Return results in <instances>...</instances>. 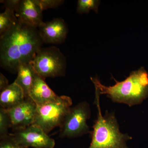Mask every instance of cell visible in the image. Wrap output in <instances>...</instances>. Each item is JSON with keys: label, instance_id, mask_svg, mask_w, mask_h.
I'll list each match as a JSON object with an SVG mask.
<instances>
[{"label": "cell", "instance_id": "obj_1", "mask_svg": "<svg viewBox=\"0 0 148 148\" xmlns=\"http://www.w3.org/2000/svg\"><path fill=\"white\" fill-rule=\"evenodd\" d=\"M43 42L38 29L17 20L0 37V65L13 74L19 66L30 63Z\"/></svg>", "mask_w": 148, "mask_h": 148}, {"label": "cell", "instance_id": "obj_2", "mask_svg": "<svg viewBox=\"0 0 148 148\" xmlns=\"http://www.w3.org/2000/svg\"><path fill=\"white\" fill-rule=\"evenodd\" d=\"M107 86L97 77H90L95 88L101 94H106L114 103L126 104L130 107L139 105L148 97V73L144 67L132 71L124 80Z\"/></svg>", "mask_w": 148, "mask_h": 148}, {"label": "cell", "instance_id": "obj_3", "mask_svg": "<svg viewBox=\"0 0 148 148\" xmlns=\"http://www.w3.org/2000/svg\"><path fill=\"white\" fill-rule=\"evenodd\" d=\"M95 104L98 110L97 119L92 126L93 130L90 132L91 142L88 148H129L126 142L132 139L127 134L120 131L114 113H110L106 111L103 115L100 104L101 94L95 88Z\"/></svg>", "mask_w": 148, "mask_h": 148}, {"label": "cell", "instance_id": "obj_4", "mask_svg": "<svg viewBox=\"0 0 148 148\" xmlns=\"http://www.w3.org/2000/svg\"><path fill=\"white\" fill-rule=\"evenodd\" d=\"M72 105L71 98L62 95L55 101L37 106L33 124L38 125L48 134L55 127H60Z\"/></svg>", "mask_w": 148, "mask_h": 148}, {"label": "cell", "instance_id": "obj_5", "mask_svg": "<svg viewBox=\"0 0 148 148\" xmlns=\"http://www.w3.org/2000/svg\"><path fill=\"white\" fill-rule=\"evenodd\" d=\"M35 72L44 79L65 75L66 59L55 46L41 48L30 62Z\"/></svg>", "mask_w": 148, "mask_h": 148}, {"label": "cell", "instance_id": "obj_6", "mask_svg": "<svg viewBox=\"0 0 148 148\" xmlns=\"http://www.w3.org/2000/svg\"><path fill=\"white\" fill-rule=\"evenodd\" d=\"M90 114V106L86 101L71 108L60 126V138H75L90 133L86 121Z\"/></svg>", "mask_w": 148, "mask_h": 148}, {"label": "cell", "instance_id": "obj_7", "mask_svg": "<svg viewBox=\"0 0 148 148\" xmlns=\"http://www.w3.org/2000/svg\"><path fill=\"white\" fill-rule=\"evenodd\" d=\"M9 134L18 145L25 148H54L55 147V140L36 125L32 124Z\"/></svg>", "mask_w": 148, "mask_h": 148}, {"label": "cell", "instance_id": "obj_8", "mask_svg": "<svg viewBox=\"0 0 148 148\" xmlns=\"http://www.w3.org/2000/svg\"><path fill=\"white\" fill-rule=\"evenodd\" d=\"M37 105L30 97L16 106L7 109L13 131L26 128L34 124Z\"/></svg>", "mask_w": 148, "mask_h": 148}, {"label": "cell", "instance_id": "obj_9", "mask_svg": "<svg viewBox=\"0 0 148 148\" xmlns=\"http://www.w3.org/2000/svg\"><path fill=\"white\" fill-rule=\"evenodd\" d=\"M44 43L58 44L64 42L68 33L67 25L62 18L43 22L38 28Z\"/></svg>", "mask_w": 148, "mask_h": 148}, {"label": "cell", "instance_id": "obj_10", "mask_svg": "<svg viewBox=\"0 0 148 148\" xmlns=\"http://www.w3.org/2000/svg\"><path fill=\"white\" fill-rule=\"evenodd\" d=\"M42 11L36 0H20L15 15L18 21L38 28L43 22Z\"/></svg>", "mask_w": 148, "mask_h": 148}, {"label": "cell", "instance_id": "obj_11", "mask_svg": "<svg viewBox=\"0 0 148 148\" xmlns=\"http://www.w3.org/2000/svg\"><path fill=\"white\" fill-rule=\"evenodd\" d=\"M59 96L51 89L46 83L45 79L36 73L29 97L36 105L40 106L57 100Z\"/></svg>", "mask_w": 148, "mask_h": 148}, {"label": "cell", "instance_id": "obj_12", "mask_svg": "<svg viewBox=\"0 0 148 148\" xmlns=\"http://www.w3.org/2000/svg\"><path fill=\"white\" fill-rule=\"evenodd\" d=\"M25 98L22 88L14 82L1 91L0 105L1 108L7 110L18 105Z\"/></svg>", "mask_w": 148, "mask_h": 148}, {"label": "cell", "instance_id": "obj_13", "mask_svg": "<svg viewBox=\"0 0 148 148\" xmlns=\"http://www.w3.org/2000/svg\"><path fill=\"white\" fill-rule=\"evenodd\" d=\"M17 76L14 82L22 88L25 98H29L36 72L31 63L21 64L17 70Z\"/></svg>", "mask_w": 148, "mask_h": 148}, {"label": "cell", "instance_id": "obj_14", "mask_svg": "<svg viewBox=\"0 0 148 148\" xmlns=\"http://www.w3.org/2000/svg\"><path fill=\"white\" fill-rule=\"evenodd\" d=\"M17 18L15 12L5 9V10L0 14V35H2L16 24Z\"/></svg>", "mask_w": 148, "mask_h": 148}, {"label": "cell", "instance_id": "obj_15", "mask_svg": "<svg viewBox=\"0 0 148 148\" xmlns=\"http://www.w3.org/2000/svg\"><path fill=\"white\" fill-rule=\"evenodd\" d=\"M100 1L98 0H79L77 12L80 14L88 13L90 10L98 13Z\"/></svg>", "mask_w": 148, "mask_h": 148}, {"label": "cell", "instance_id": "obj_16", "mask_svg": "<svg viewBox=\"0 0 148 148\" xmlns=\"http://www.w3.org/2000/svg\"><path fill=\"white\" fill-rule=\"evenodd\" d=\"M11 128L10 118L6 109L0 108V138L8 135V130Z\"/></svg>", "mask_w": 148, "mask_h": 148}, {"label": "cell", "instance_id": "obj_17", "mask_svg": "<svg viewBox=\"0 0 148 148\" xmlns=\"http://www.w3.org/2000/svg\"><path fill=\"white\" fill-rule=\"evenodd\" d=\"M0 148H27L16 143L12 136L9 134L5 137L0 138Z\"/></svg>", "mask_w": 148, "mask_h": 148}, {"label": "cell", "instance_id": "obj_18", "mask_svg": "<svg viewBox=\"0 0 148 148\" xmlns=\"http://www.w3.org/2000/svg\"><path fill=\"white\" fill-rule=\"evenodd\" d=\"M42 11L58 7L64 3L63 0H36Z\"/></svg>", "mask_w": 148, "mask_h": 148}, {"label": "cell", "instance_id": "obj_19", "mask_svg": "<svg viewBox=\"0 0 148 148\" xmlns=\"http://www.w3.org/2000/svg\"><path fill=\"white\" fill-rule=\"evenodd\" d=\"M20 1V0H5L1 1V2L3 4L5 9H8L15 12L18 8Z\"/></svg>", "mask_w": 148, "mask_h": 148}, {"label": "cell", "instance_id": "obj_20", "mask_svg": "<svg viewBox=\"0 0 148 148\" xmlns=\"http://www.w3.org/2000/svg\"><path fill=\"white\" fill-rule=\"evenodd\" d=\"M8 81L6 77L1 73H0V90L1 91L5 89L8 86Z\"/></svg>", "mask_w": 148, "mask_h": 148}]
</instances>
